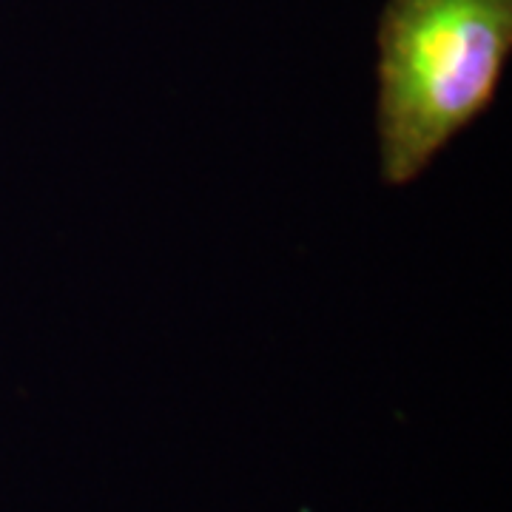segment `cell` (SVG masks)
Listing matches in <instances>:
<instances>
[{"instance_id": "obj_1", "label": "cell", "mask_w": 512, "mask_h": 512, "mask_svg": "<svg viewBox=\"0 0 512 512\" xmlns=\"http://www.w3.org/2000/svg\"><path fill=\"white\" fill-rule=\"evenodd\" d=\"M376 40L382 177L402 188L493 106L512 52V0H387Z\"/></svg>"}]
</instances>
